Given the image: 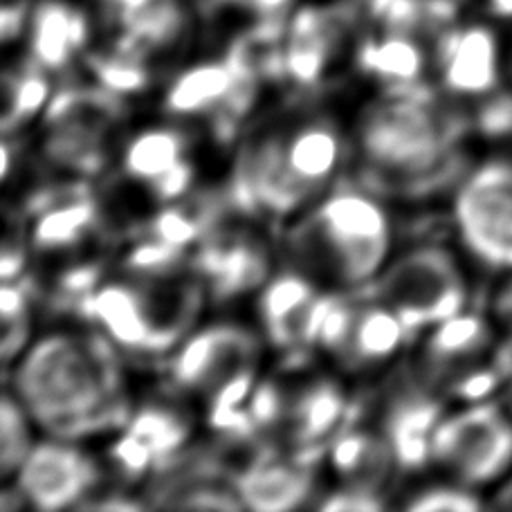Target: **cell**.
<instances>
[{
    "instance_id": "13",
    "label": "cell",
    "mask_w": 512,
    "mask_h": 512,
    "mask_svg": "<svg viewBox=\"0 0 512 512\" xmlns=\"http://www.w3.org/2000/svg\"><path fill=\"white\" fill-rule=\"evenodd\" d=\"M411 333L367 288L333 292L317 337V351L353 376L376 373L398 358Z\"/></svg>"
},
{
    "instance_id": "9",
    "label": "cell",
    "mask_w": 512,
    "mask_h": 512,
    "mask_svg": "<svg viewBox=\"0 0 512 512\" xmlns=\"http://www.w3.org/2000/svg\"><path fill=\"white\" fill-rule=\"evenodd\" d=\"M126 117V99L97 81L54 93L43 113L41 153L72 180L99 176L111 162V140Z\"/></svg>"
},
{
    "instance_id": "35",
    "label": "cell",
    "mask_w": 512,
    "mask_h": 512,
    "mask_svg": "<svg viewBox=\"0 0 512 512\" xmlns=\"http://www.w3.org/2000/svg\"><path fill=\"white\" fill-rule=\"evenodd\" d=\"M488 317L501 335V340L512 353V270L501 274V281L497 288L492 290L490 304H488Z\"/></svg>"
},
{
    "instance_id": "18",
    "label": "cell",
    "mask_w": 512,
    "mask_h": 512,
    "mask_svg": "<svg viewBox=\"0 0 512 512\" xmlns=\"http://www.w3.org/2000/svg\"><path fill=\"white\" fill-rule=\"evenodd\" d=\"M191 270L209 299L234 301L259 292L272 277L270 243L250 225L218 223L191 254Z\"/></svg>"
},
{
    "instance_id": "39",
    "label": "cell",
    "mask_w": 512,
    "mask_h": 512,
    "mask_svg": "<svg viewBox=\"0 0 512 512\" xmlns=\"http://www.w3.org/2000/svg\"><path fill=\"white\" fill-rule=\"evenodd\" d=\"M499 402H501V405L506 407V411H508L510 418H512V367H510V371H508V376H506L504 387H501V393H499Z\"/></svg>"
},
{
    "instance_id": "38",
    "label": "cell",
    "mask_w": 512,
    "mask_h": 512,
    "mask_svg": "<svg viewBox=\"0 0 512 512\" xmlns=\"http://www.w3.org/2000/svg\"><path fill=\"white\" fill-rule=\"evenodd\" d=\"M495 506L512 510V474L495 490Z\"/></svg>"
},
{
    "instance_id": "28",
    "label": "cell",
    "mask_w": 512,
    "mask_h": 512,
    "mask_svg": "<svg viewBox=\"0 0 512 512\" xmlns=\"http://www.w3.org/2000/svg\"><path fill=\"white\" fill-rule=\"evenodd\" d=\"M50 72L36 66L32 59L9 63L3 75V135L14 137L27 124L45 113L52 99Z\"/></svg>"
},
{
    "instance_id": "25",
    "label": "cell",
    "mask_w": 512,
    "mask_h": 512,
    "mask_svg": "<svg viewBox=\"0 0 512 512\" xmlns=\"http://www.w3.org/2000/svg\"><path fill=\"white\" fill-rule=\"evenodd\" d=\"M93 16L70 0H36L27 21V59L50 75H66L90 50Z\"/></svg>"
},
{
    "instance_id": "1",
    "label": "cell",
    "mask_w": 512,
    "mask_h": 512,
    "mask_svg": "<svg viewBox=\"0 0 512 512\" xmlns=\"http://www.w3.org/2000/svg\"><path fill=\"white\" fill-rule=\"evenodd\" d=\"M468 117L427 84L382 93L362 108L351 135L358 180L378 196L420 200L452 185Z\"/></svg>"
},
{
    "instance_id": "34",
    "label": "cell",
    "mask_w": 512,
    "mask_h": 512,
    "mask_svg": "<svg viewBox=\"0 0 512 512\" xmlns=\"http://www.w3.org/2000/svg\"><path fill=\"white\" fill-rule=\"evenodd\" d=\"M319 510H331V512H364V510H384L387 504L376 492L340 486L319 501Z\"/></svg>"
},
{
    "instance_id": "36",
    "label": "cell",
    "mask_w": 512,
    "mask_h": 512,
    "mask_svg": "<svg viewBox=\"0 0 512 512\" xmlns=\"http://www.w3.org/2000/svg\"><path fill=\"white\" fill-rule=\"evenodd\" d=\"M483 14L497 23H512V0H477Z\"/></svg>"
},
{
    "instance_id": "23",
    "label": "cell",
    "mask_w": 512,
    "mask_h": 512,
    "mask_svg": "<svg viewBox=\"0 0 512 512\" xmlns=\"http://www.w3.org/2000/svg\"><path fill=\"white\" fill-rule=\"evenodd\" d=\"M445 416V400L425 387L414 371L400 376L382 400L378 429L387 438L402 472L432 463L434 429Z\"/></svg>"
},
{
    "instance_id": "5",
    "label": "cell",
    "mask_w": 512,
    "mask_h": 512,
    "mask_svg": "<svg viewBox=\"0 0 512 512\" xmlns=\"http://www.w3.org/2000/svg\"><path fill=\"white\" fill-rule=\"evenodd\" d=\"M261 340L248 326L218 322L189 333L173 351L169 378L180 396L205 407L218 441H259L248 402L259 384Z\"/></svg>"
},
{
    "instance_id": "2",
    "label": "cell",
    "mask_w": 512,
    "mask_h": 512,
    "mask_svg": "<svg viewBox=\"0 0 512 512\" xmlns=\"http://www.w3.org/2000/svg\"><path fill=\"white\" fill-rule=\"evenodd\" d=\"M9 371L16 398L50 436L81 441L115 432L133 411L117 349L95 328L43 335Z\"/></svg>"
},
{
    "instance_id": "29",
    "label": "cell",
    "mask_w": 512,
    "mask_h": 512,
    "mask_svg": "<svg viewBox=\"0 0 512 512\" xmlns=\"http://www.w3.org/2000/svg\"><path fill=\"white\" fill-rule=\"evenodd\" d=\"M36 290L27 277L3 281L0 290V317H3V351L5 371L12 369V364L21 358L32 344V317H34Z\"/></svg>"
},
{
    "instance_id": "32",
    "label": "cell",
    "mask_w": 512,
    "mask_h": 512,
    "mask_svg": "<svg viewBox=\"0 0 512 512\" xmlns=\"http://www.w3.org/2000/svg\"><path fill=\"white\" fill-rule=\"evenodd\" d=\"M155 3L160 0H90L88 9L93 23L104 34V43H111L131 30Z\"/></svg>"
},
{
    "instance_id": "8",
    "label": "cell",
    "mask_w": 512,
    "mask_h": 512,
    "mask_svg": "<svg viewBox=\"0 0 512 512\" xmlns=\"http://www.w3.org/2000/svg\"><path fill=\"white\" fill-rule=\"evenodd\" d=\"M248 409L265 443L313 459L358 418L342 382L317 373L259 380Z\"/></svg>"
},
{
    "instance_id": "7",
    "label": "cell",
    "mask_w": 512,
    "mask_h": 512,
    "mask_svg": "<svg viewBox=\"0 0 512 512\" xmlns=\"http://www.w3.org/2000/svg\"><path fill=\"white\" fill-rule=\"evenodd\" d=\"M512 353L488 313L463 310L420 333L414 376L456 405L499 398Z\"/></svg>"
},
{
    "instance_id": "6",
    "label": "cell",
    "mask_w": 512,
    "mask_h": 512,
    "mask_svg": "<svg viewBox=\"0 0 512 512\" xmlns=\"http://www.w3.org/2000/svg\"><path fill=\"white\" fill-rule=\"evenodd\" d=\"M207 299L205 286L191 274L102 279L72 308L104 335L117 351L162 355L191 333Z\"/></svg>"
},
{
    "instance_id": "19",
    "label": "cell",
    "mask_w": 512,
    "mask_h": 512,
    "mask_svg": "<svg viewBox=\"0 0 512 512\" xmlns=\"http://www.w3.org/2000/svg\"><path fill=\"white\" fill-rule=\"evenodd\" d=\"M79 441L52 436L27 454L14 477V488L27 506L41 512L81 508L97 495L102 468Z\"/></svg>"
},
{
    "instance_id": "16",
    "label": "cell",
    "mask_w": 512,
    "mask_h": 512,
    "mask_svg": "<svg viewBox=\"0 0 512 512\" xmlns=\"http://www.w3.org/2000/svg\"><path fill=\"white\" fill-rule=\"evenodd\" d=\"M364 23L362 3L292 9L281 41V79L297 88L324 84Z\"/></svg>"
},
{
    "instance_id": "30",
    "label": "cell",
    "mask_w": 512,
    "mask_h": 512,
    "mask_svg": "<svg viewBox=\"0 0 512 512\" xmlns=\"http://www.w3.org/2000/svg\"><path fill=\"white\" fill-rule=\"evenodd\" d=\"M34 420L12 389H5L0 400V477L5 483L16 477L27 454L32 452Z\"/></svg>"
},
{
    "instance_id": "3",
    "label": "cell",
    "mask_w": 512,
    "mask_h": 512,
    "mask_svg": "<svg viewBox=\"0 0 512 512\" xmlns=\"http://www.w3.org/2000/svg\"><path fill=\"white\" fill-rule=\"evenodd\" d=\"M346 140L333 115L286 111L270 115L245 137L227 196L236 214L283 223L322 198L342 176Z\"/></svg>"
},
{
    "instance_id": "12",
    "label": "cell",
    "mask_w": 512,
    "mask_h": 512,
    "mask_svg": "<svg viewBox=\"0 0 512 512\" xmlns=\"http://www.w3.org/2000/svg\"><path fill=\"white\" fill-rule=\"evenodd\" d=\"M261 84L248 54L232 41L223 57L182 70L164 90L162 108L171 120L205 124L216 137L230 140L252 111Z\"/></svg>"
},
{
    "instance_id": "14",
    "label": "cell",
    "mask_w": 512,
    "mask_h": 512,
    "mask_svg": "<svg viewBox=\"0 0 512 512\" xmlns=\"http://www.w3.org/2000/svg\"><path fill=\"white\" fill-rule=\"evenodd\" d=\"M452 223L472 261L499 274L512 270V155L468 169L454 191Z\"/></svg>"
},
{
    "instance_id": "4",
    "label": "cell",
    "mask_w": 512,
    "mask_h": 512,
    "mask_svg": "<svg viewBox=\"0 0 512 512\" xmlns=\"http://www.w3.org/2000/svg\"><path fill=\"white\" fill-rule=\"evenodd\" d=\"M290 268L331 292H353L376 281L393 250V223L382 196L358 178H340L283 239Z\"/></svg>"
},
{
    "instance_id": "15",
    "label": "cell",
    "mask_w": 512,
    "mask_h": 512,
    "mask_svg": "<svg viewBox=\"0 0 512 512\" xmlns=\"http://www.w3.org/2000/svg\"><path fill=\"white\" fill-rule=\"evenodd\" d=\"M495 23L492 18H461L429 48L438 86L454 104H474L483 111L506 95L504 34Z\"/></svg>"
},
{
    "instance_id": "10",
    "label": "cell",
    "mask_w": 512,
    "mask_h": 512,
    "mask_svg": "<svg viewBox=\"0 0 512 512\" xmlns=\"http://www.w3.org/2000/svg\"><path fill=\"white\" fill-rule=\"evenodd\" d=\"M384 301L411 335L468 310L470 283L463 263L443 243H420L391 256L367 286Z\"/></svg>"
},
{
    "instance_id": "26",
    "label": "cell",
    "mask_w": 512,
    "mask_h": 512,
    "mask_svg": "<svg viewBox=\"0 0 512 512\" xmlns=\"http://www.w3.org/2000/svg\"><path fill=\"white\" fill-rule=\"evenodd\" d=\"M355 66L382 93H405L425 84L429 48L414 36L367 27L355 41Z\"/></svg>"
},
{
    "instance_id": "11",
    "label": "cell",
    "mask_w": 512,
    "mask_h": 512,
    "mask_svg": "<svg viewBox=\"0 0 512 512\" xmlns=\"http://www.w3.org/2000/svg\"><path fill=\"white\" fill-rule=\"evenodd\" d=\"M432 465L470 490H497L512 474V418L499 398L445 411L434 429Z\"/></svg>"
},
{
    "instance_id": "33",
    "label": "cell",
    "mask_w": 512,
    "mask_h": 512,
    "mask_svg": "<svg viewBox=\"0 0 512 512\" xmlns=\"http://www.w3.org/2000/svg\"><path fill=\"white\" fill-rule=\"evenodd\" d=\"M292 5L295 0H207L205 9L216 12L223 7H234L250 14L254 23H283L292 14Z\"/></svg>"
},
{
    "instance_id": "27",
    "label": "cell",
    "mask_w": 512,
    "mask_h": 512,
    "mask_svg": "<svg viewBox=\"0 0 512 512\" xmlns=\"http://www.w3.org/2000/svg\"><path fill=\"white\" fill-rule=\"evenodd\" d=\"M326 456L342 486L376 492L380 497L400 470L396 454L380 429L358 427L355 420L328 445Z\"/></svg>"
},
{
    "instance_id": "24",
    "label": "cell",
    "mask_w": 512,
    "mask_h": 512,
    "mask_svg": "<svg viewBox=\"0 0 512 512\" xmlns=\"http://www.w3.org/2000/svg\"><path fill=\"white\" fill-rule=\"evenodd\" d=\"M322 459L283 452L268 445L234 470L232 486L239 492L245 508L259 512H286L308 504L315 495L317 470Z\"/></svg>"
},
{
    "instance_id": "31",
    "label": "cell",
    "mask_w": 512,
    "mask_h": 512,
    "mask_svg": "<svg viewBox=\"0 0 512 512\" xmlns=\"http://www.w3.org/2000/svg\"><path fill=\"white\" fill-rule=\"evenodd\" d=\"M486 506L481 492L454 481L434 483V486L411 492V497L405 501V508L416 512H474Z\"/></svg>"
},
{
    "instance_id": "22",
    "label": "cell",
    "mask_w": 512,
    "mask_h": 512,
    "mask_svg": "<svg viewBox=\"0 0 512 512\" xmlns=\"http://www.w3.org/2000/svg\"><path fill=\"white\" fill-rule=\"evenodd\" d=\"M27 243L39 254H75L86 250L104 227L102 207L86 180L63 189L34 194L27 203Z\"/></svg>"
},
{
    "instance_id": "37",
    "label": "cell",
    "mask_w": 512,
    "mask_h": 512,
    "mask_svg": "<svg viewBox=\"0 0 512 512\" xmlns=\"http://www.w3.org/2000/svg\"><path fill=\"white\" fill-rule=\"evenodd\" d=\"M504 93L512 102V27L504 34Z\"/></svg>"
},
{
    "instance_id": "20",
    "label": "cell",
    "mask_w": 512,
    "mask_h": 512,
    "mask_svg": "<svg viewBox=\"0 0 512 512\" xmlns=\"http://www.w3.org/2000/svg\"><path fill=\"white\" fill-rule=\"evenodd\" d=\"M120 432L108 450V459L122 479L142 481L160 477L189 452L194 423L180 405L146 402L131 411Z\"/></svg>"
},
{
    "instance_id": "17",
    "label": "cell",
    "mask_w": 512,
    "mask_h": 512,
    "mask_svg": "<svg viewBox=\"0 0 512 512\" xmlns=\"http://www.w3.org/2000/svg\"><path fill=\"white\" fill-rule=\"evenodd\" d=\"M333 292L304 272L290 268L272 274L259 290V322L265 342L283 355L288 367H306L317 351V337Z\"/></svg>"
},
{
    "instance_id": "21",
    "label": "cell",
    "mask_w": 512,
    "mask_h": 512,
    "mask_svg": "<svg viewBox=\"0 0 512 512\" xmlns=\"http://www.w3.org/2000/svg\"><path fill=\"white\" fill-rule=\"evenodd\" d=\"M122 173L162 205L187 196L196 182L194 142L176 124L149 126L122 149Z\"/></svg>"
}]
</instances>
